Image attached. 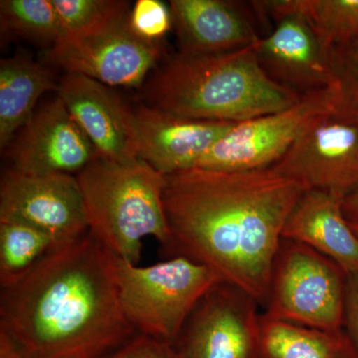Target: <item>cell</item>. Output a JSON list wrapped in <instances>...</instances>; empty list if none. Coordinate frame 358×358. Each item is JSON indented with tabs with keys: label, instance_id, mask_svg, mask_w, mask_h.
Listing matches in <instances>:
<instances>
[{
	"label": "cell",
	"instance_id": "obj_1",
	"mask_svg": "<svg viewBox=\"0 0 358 358\" xmlns=\"http://www.w3.org/2000/svg\"><path fill=\"white\" fill-rule=\"evenodd\" d=\"M306 190L273 167L169 174L166 250L211 268L265 307L282 230Z\"/></svg>",
	"mask_w": 358,
	"mask_h": 358
},
{
	"label": "cell",
	"instance_id": "obj_2",
	"mask_svg": "<svg viewBox=\"0 0 358 358\" xmlns=\"http://www.w3.org/2000/svg\"><path fill=\"white\" fill-rule=\"evenodd\" d=\"M0 333L25 358H101L134 338L112 252L90 231L52 249L1 289Z\"/></svg>",
	"mask_w": 358,
	"mask_h": 358
},
{
	"label": "cell",
	"instance_id": "obj_3",
	"mask_svg": "<svg viewBox=\"0 0 358 358\" xmlns=\"http://www.w3.org/2000/svg\"><path fill=\"white\" fill-rule=\"evenodd\" d=\"M256 44L207 55L178 52L148 81V106L188 119L234 124L291 107L303 94L268 76Z\"/></svg>",
	"mask_w": 358,
	"mask_h": 358
},
{
	"label": "cell",
	"instance_id": "obj_4",
	"mask_svg": "<svg viewBox=\"0 0 358 358\" xmlns=\"http://www.w3.org/2000/svg\"><path fill=\"white\" fill-rule=\"evenodd\" d=\"M76 178L90 233L112 253L138 265L145 238L154 237L169 248L164 174L141 159L119 164L99 157Z\"/></svg>",
	"mask_w": 358,
	"mask_h": 358
},
{
	"label": "cell",
	"instance_id": "obj_5",
	"mask_svg": "<svg viewBox=\"0 0 358 358\" xmlns=\"http://www.w3.org/2000/svg\"><path fill=\"white\" fill-rule=\"evenodd\" d=\"M124 317L136 334L173 345L207 292L221 282L211 268L183 256L138 267L113 253Z\"/></svg>",
	"mask_w": 358,
	"mask_h": 358
},
{
	"label": "cell",
	"instance_id": "obj_6",
	"mask_svg": "<svg viewBox=\"0 0 358 358\" xmlns=\"http://www.w3.org/2000/svg\"><path fill=\"white\" fill-rule=\"evenodd\" d=\"M345 287L346 274L334 261L282 239L263 315L324 331L343 329Z\"/></svg>",
	"mask_w": 358,
	"mask_h": 358
},
{
	"label": "cell",
	"instance_id": "obj_7",
	"mask_svg": "<svg viewBox=\"0 0 358 358\" xmlns=\"http://www.w3.org/2000/svg\"><path fill=\"white\" fill-rule=\"evenodd\" d=\"M339 109L336 85L308 92L287 109L235 124L196 167L241 171L275 166L313 124Z\"/></svg>",
	"mask_w": 358,
	"mask_h": 358
},
{
	"label": "cell",
	"instance_id": "obj_8",
	"mask_svg": "<svg viewBox=\"0 0 358 358\" xmlns=\"http://www.w3.org/2000/svg\"><path fill=\"white\" fill-rule=\"evenodd\" d=\"M259 303L222 281L194 308L173 348L179 358H259Z\"/></svg>",
	"mask_w": 358,
	"mask_h": 358
},
{
	"label": "cell",
	"instance_id": "obj_9",
	"mask_svg": "<svg viewBox=\"0 0 358 358\" xmlns=\"http://www.w3.org/2000/svg\"><path fill=\"white\" fill-rule=\"evenodd\" d=\"M306 189L345 199L358 188V121L341 113L313 124L275 166Z\"/></svg>",
	"mask_w": 358,
	"mask_h": 358
},
{
	"label": "cell",
	"instance_id": "obj_10",
	"mask_svg": "<svg viewBox=\"0 0 358 358\" xmlns=\"http://www.w3.org/2000/svg\"><path fill=\"white\" fill-rule=\"evenodd\" d=\"M0 220L31 225L59 245L89 231L79 181L70 174L6 171L0 183Z\"/></svg>",
	"mask_w": 358,
	"mask_h": 358
},
{
	"label": "cell",
	"instance_id": "obj_11",
	"mask_svg": "<svg viewBox=\"0 0 358 358\" xmlns=\"http://www.w3.org/2000/svg\"><path fill=\"white\" fill-rule=\"evenodd\" d=\"M159 44L134 34L128 20L108 31L80 39H60L47 60L67 74H80L109 87L140 86L160 58Z\"/></svg>",
	"mask_w": 358,
	"mask_h": 358
},
{
	"label": "cell",
	"instance_id": "obj_12",
	"mask_svg": "<svg viewBox=\"0 0 358 358\" xmlns=\"http://www.w3.org/2000/svg\"><path fill=\"white\" fill-rule=\"evenodd\" d=\"M9 147L13 169L33 176H77L100 157L58 96L35 110Z\"/></svg>",
	"mask_w": 358,
	"mask_h": 358
},
{
	"label": "cell",
	"instance_id": "obj_13",
	"mask_svg": "<svg viewBox=\"0 0 358 358\" xmlns=\"http://www.w3.org/2000/svg\"><path fill=\"white\" fill-rule=\"evenodd\" d=\"M59 98L100 157L119 164L138 160L136 113L107 85L80 74H66Z\"/></svg>",
	"mask_w": 358,
	"mask_h": 358
},
{
	"label": "cell",
	"instance_id": "obj_14",
	"mask_svg": "<svg viewBox=\"0 0 358 358\" xmlns=\"http://www.w3.org/2000/svg\"><path fill=\"white\" fill-rule=\"evenodd\" d=\"M134 113L140 141L138 159L164 176L196 167L235 124L188 119L148 105Z\"/></svg>",
	"mask_w": 358,
	"mask_h": 358
},
{
	"label": "cell",
	"instance_id": "obj_15",
	"mask_svg": "<svg viewBox=\"0 0 358 358\" xmlns=\"http://www.w3.org/2000/svg\"><path fill=\"white\" fill-rule=\"evenodd\" d=\"M273 20L274 30L256 44L268 76L300 94L336 85L329 57L308 21L298 13L281 14Z\"/></svg>",
	"mask_w": 358,
	"mask_h": 358
},
{
	"label": "cell",
	"instance_id": "obj_16",
	"mask_svg": "<svg viewBox=\"0 0 358 358\" xmlns=\"http://www.w3.org/2000/svg\"><path fill=\"white\" fill-rule=\"evenodd\" d=\"M179 53L207 55L238 50L261 39L248 14L224 0H171Z\"/></svg>",
	"mask_w": 358,
	"mask_h": 358
},
{
	"label": "cell",
	"instance_id": "obj_17",
	"mask_svg": "<svg viewBox=\"0 0 358 358\" xmlns=\"http://www.w3.org/2000/svg\"><path fill=\"white\" fill-rule=\"evenodd\" d=\"M343 199L308 189L282 230V239L306 245L331 259L346 275L358 272V237L346 219Z\"/></svg>",
	"mask_w": 358,
	"mask_h": 358
},
{
	"label": "cell",
	"instance_id": "obj_18",
	"mask_svg": "<svg viewBox=\"0 0 358 358\" xmlns=\"http://www.w3.org/2000/svg\"><path fill=\"white\" fill-rule=\"evenodd\" d=\"M53 75L25 54L0 62V148L10 145L34 114L40 96L57 91Z\"/></svg>",
	"mask_w": 358,
	"mask_h": 358
},
{
	"label": "cell",
	"instance_id": "obj_19",
	"mask_svg": "<svg viewBox=\"0 0 358 358\" xmlns=\"http://www.w3.org/2000/svg\"><path fill=\"white\" fill-rule=\"evenodd\" d=\"M259 358H358L345 329L324 331L261 315Z\"/></svg>",
	"mask_w": 358,
	"mask_h": 358
},
{
	"label": "cell",
	"instance_id": "obj_20",
	"mask_svg": "<svg viewBox=\"0 0 358 358\" xmlns=\"http://www.w3.org/2000/svg\"><path fill=\"white\" fill-rule=\"evenodd\" d=\"M251 6L263 20L301 14L312 25L327 57L331 49L358 32V0H272L252 1Z\"/></svg>",
	"mask_w": 358,
	"mask_h": 358
},
{
	"label": "cell",
	"instance_id": "obj_21",
	"mask_svg": "<svg viewBox=\"0 0 358 358\" xmlns=\"http://www.w3.org/2000/svg\"><path fill=\"white\" fill-rule=\"evenodd\" d=\"M57 242L42 230L16 221L0 220V284L21 281Z\"/></svg>",
	"mask_w": 358,
	"mask_h": 358
},
{
	"label": "cell",
	"instance_id": "obj_22",
	"mask_svg": "<svg viewBox=\"0 0 358 358\" xmlns=\"http://www.w3.org/2000/svg\"><path fill=\"white\" fill-rule=\"evenodd\" d=\"M0 28L2 37H18L49 49L63 36L52 0H1Z\"/></svg>",
	"mask_w": 358,
	"mask_h": 358
},
{
	"label": "cell",
	"instance_id": "obj_23",
	"mask_svg": "<svg viewBox=\"0 0 358 358\" xmlns=\"http://www.w3.org/2000/svg\"><path fill=\"white\" fill-rule=\"evenodd\" d=\"M62 26L61 39H80L112 29L128 20L124 0H52Z\"/></svg>",
	"mask_w": 358,
	"mask_h": 358
},
{
	"label": "cell",
	"instance_id": "obj_24",
	"mask_svg": "<svg viewBox=\"0 0 358 358\" xmlns=\"http://www.w3.org/2000/svg\"><path fill=\"white\" fill-rule=\"evenodd\" d=\"M329 62L341 94L338 113L358 115V32L329 51Z\"/></svg>",
	"mask_w": 358,
	"mask_h": 358
},
{
	"label": "cell",
	"instance_id": "obj_25",
	"mask_svg": "<svg viewBox=\"0 0 358 358\" xmlns=\"http://www.w3.org/2000/svg\"><path fill=\"white\" fill-rule=\"evenodd\" d=\"M128 23L140 38L157 44L173 28L171 7L160 0H138L131 7Z\"/></svg>",
	"mask_w": 358,
	"mask_h": 358
},
{
	"label": "cell",
	"instance_id": "obj_26",
	"mask_svg": "<svg viewBox=\"0 0 358 358\" xmlns=\"http://www.w3.org/2000/svg\"><path fill=\"white\" fill-rule=\"evenodd\" d=\"M101 358H179L167 341L136 334L134 338Z\"/></svg>",
	"mask_w": 358,
	"mask_h": 358
},
{
	"label": "cell",
	"instance_id": "obj_27",
	"mask_svg": "<svg viewBox=\"0 0 358 358\" xmlns=\"http://www.w3.org/2000/svg\"><path fill=\"white\" fill-rule=\"evenodd\" d=\"M343 329L358 350V272L346 275Z\"/></svg>",
	"mask_w": 358,
	"mask_h": 358
},
{
	"label": "cell",
	"instance_id": "obj_28",
	"mask_svg": "<svg viewBox=\"0 0 358 358\" xmlns=\"http://www.w3.org/2000/svg\"><path fill=\"white\" fill-rule=\"evenodd\" d=\"M343 213L350 222H358V188L343 199Z\"/></svg>",
	"mask_w": 358,
	"mask_h": 358
},
{
	"label": "cell",
	"instance_id": "obj_29",
	"mask_svg": "<svg viewBox=\"0 0 358 358\" xmlns=\"http://www.w3.org/2000/svg\"><path fill=\"white\" fill-rule=\"evenodd\" d=\"M0 358H25L6 334L0 333Z\"/></svg>",
	"mask_w": 358,
	"mask_h": 358
},
{
	"label": "cell",
	"instance_id": "obj_30",
	"mask_svg": "<svg viewBox=\"0 0 358 358\" xmlns=\"http://www.w3.org/2000/svg\"><path fill=\"white\" fill-rule=\"evenodd\" d=\"M350 226H352V230L355 231V235L358 237V222H350Z\"/></svg>",
	"mask_w": 358,
	"mask_h": 358
},
{
	"label": "cell",
	"instance_id": "obj_31",
	"mask_svg": "<svg viewBox=\"0 0 358 358\" xmlns=\"http://www.w3.org/2000/svg\"><path fill=\"white\" fill-rule=\"evenodd\" d=\"M350 117H352V115H350ZM353 117H355V119H357V121H358V115H353Z\"/></svg>",
	"mask_w": 358,
	"mask_h": 358
}]
</instances>
